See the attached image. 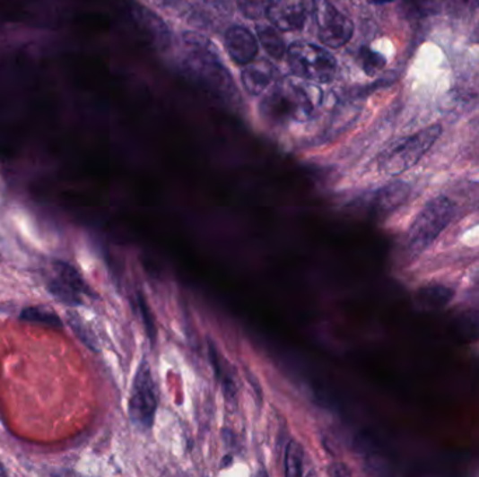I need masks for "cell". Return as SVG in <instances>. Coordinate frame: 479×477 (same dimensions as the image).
I'll return each instance as SVG.
<instances>
[{
    "label": "cell",
    "mask_w": 479,
    "mask_h": 477,
    "mask_svg": "<svg viewBox=\"0 0 479 477\" xmlns=\"http://www.w3.org/2000/svg\"><path fill=\"white\" fill-rule=\"evenodd\" d=\"M323 92L313 84L299 83L292 79L279 80L264 97L261 114L271 124L309 121L316 115Z\"/></svg>",
    "instance_id": "1"
},
{
    "label": "cell",
    "mask_w": 479,
    "mask_h": 477,
    "mask_svg": "<svg viewBox=\"0 0 479 477\" xmlns=\"http://www.w3.org/2000/svg\"><path fill=\"white\" fill-rule=\"evenodd\" d=\"M184 41L191 48V55L187 59L186 66L192 77L198 80L206 89L216 92L222 99H237L236 84L231 74H227L222 65L213 45L196 32H187Z\"/></svg>",
    "instance_id": "2"
},
{
    "label": "cell",
    "mask_w": 479,
    "mask_h": 477,
    "mask_svg": "<svg viewBox=\"0 0 479 477\" xmlns=\"http://www.w3.org/2000/svg\"><path fill=\"white\" fill-rule=\"evenodd\" d=\"M453 202L446 196L433 197L419 212L408 232V247L411 251L419 254L425 251L439 238L443 230L453 219Z\"/></svg>",
    "instance_id": "3"
},
{
    "label": "cell",
    "mask_w": 479,
    "mask_h": 477,
    "mask_svg": "<svg viewBox=\"0 0 479 477\" xmlns=\"http://www.w3.org/2000/svg\"><path fill=\"white\" fill-rule=\"evenodd\" d=\"M441 134L439 125H431L423 131L396 142L384 152L379 160L380 171L387 176H398L413 169L416 162L428 153Z\"/></svg>",
    "instance_id": "4"
},
{
    "label": "cell",
    "mask_w": 479,
    "mask_h": 477,
    "mask_svg": "<svg viewBox=\"0 0 479 477\" xmlns=\"http://www.w3.org/2000/svg\"><path fill=\"white\" fill-rule=\"evenodd\" d=\"M286 55L292 74L296 77L314 83H329L335 77V57L321 47L310 42H293Z\"/></svg>",
    "instance_id": "5"
},
{
    "label": "cell",
    "mask_w": 479,
    "mask_h": 477,
    "mask_svg": "<svg viewBox=\"0 0 479 477\" xmlns=\"http://www.w3.org/2000/svg\"><path fill=\"white\" fill-rule=\"evenodd\" d=\"M157 406H159V399H157L156 384L152 376L151 366L146 360H144L135 376L131 398H129L128 414L132 424L142 431L152 429Z\"/></svg>",
    "instance_id": "6"
},
{
    "label": "cell",
    "mask_w": 479,
    "mask_h": 477,
    "mask_svg": "<svg viewBox=\"0 0 479 477\" xmlns=\"http://www.w3.org/2000/svg\"><path fill=\"white\" fill-rule=\"evenodd\" d=\"M311 9L319 41L326 47L338 49L351 41L353 22L331 0H313Z\"/></svg>",
    "instance_id": "7"
},
{
    "label": "cell",
    "mask_w": 479,
    "mask_h": 477,
    "mask_svg": "<svg viewBox=\"0 0 479 477\" xmlns=\"http://www.w3.org/2000/svg\"><path fill=\"white\" fill-rule=\"evenodd\" d=\"M47 290L55 299L71 308L83 306L87 297H96L76 267L64 261H55L52 265V276L47 281Z\"/></svg>",
    "instance_id": "8"
},
{
    "label": "cell",
    "mask_w": 479,
    "mask_h": 477,
    "mask_svg": "<svg viewBox=\"0 0 479 477\" xmlns=\"http://www.w3.org/2000/svg\"><path fill=\"white\" fill-rule=\"evenodd\" d=\"M309 9V0H272L266 17L281 31H298L306 24Z\"/></svg>",
    "instance_id": "9"
},
{
    "label": "cell",
    "mask_w": 479,
    "mask_h": 477,
    "mask_svg": "<svg viewBox=\"0 0 479 477\" xmlns=\"http://www.w3.org/2000/svg\"><path fill=\"white\" fill-rule=\"evenodd\" d=\"M224 45L233 62L241 66L256 61L258 55V41L244 27L234 26L229 29L224 37Z\"/></svg>",
    "instance_id": "10"
},
{
    "label": "cell",
    "mask_w": 479,
    "mask_h": 477,
    "mask_svg": "<svg viewBox=\"0 0 479 477\" xmlns=\"http://www.w3.org/2000/svg\"><path fill=\"white\" fill-rule=\"evenodd\" d=\"M276 74L278 72L269 62H251L246 65V69L241 74V83L251 96H259L272 84H275Z\"/></svg>",
    "instance_id": "11"
},
{
    "label": "cell",
    "mask_w": 479,
    "mask_h": 477,
    "mask_svg": "<svg viewBox=\"0 0 479 477\" xmlns=\"http://www.w3.org/2000/svg\"><path fill=\"white\" fill-rule=\"evenodd\" d=\"M135 20L139 24V29L144 34V39L153 45L154 48L166 49L170 45V31L163 20L152 13L146 7H136Z\"/></svg>",
    "instance_id": "12"
},
{
    "label": "cell",
    "mask_w": 479,
    "mask_h": 477,
    "mask_svg": "<svg viewBox=\"0 0 479 477\" xmlns=\"http://www.w3.org/2000/svg\"><path fill=\"white\" fill-rule=\"evenodd\" d=\"M409 192L411 188L405 182H393L387 185L371 197V209L378 214L391 213L408 199Z\"/></svg>",
    "instance_id": "13"
},
{
    "label": "cell",
    "mask_w": 479,
    "mask_h": 477,
    "mask_svg": "<svg viewBox=\"0 0 479 477\" xmlns=\"http://www.w3.org/2000/svg\"><path fill=\"white\" fill-rule=\"evenodd\" d=\"M209 357H211L212 367H213L216 378L221 382L222 388H223L224 395L229 401H236L237 398V386L231 376V369H227L226 361L222 359L221 353L214 344L209 343Z\"/></svg>",
    "instance_id": "14"
},
{
    "label": "cell",
    "mask_w": 479,
    "mask_h": 477,
    "mask_svg": "<svg viewBox=\"0 0 479 477\" xmlns=\"http://www.w3.org/2000/svg\"><path fill=\"white\" fill-rule=\"evenodd\" d=\"M20 319L22 322L41 325V326H48V328L52 329L64 328V322L59 318L58 314L52 311L48 307H27L20 314Z\"/></svg>",
    "instance_id": "15"
},
{
    "label": "cell",
    "mask_w": 479,
    "mask_h": 477,
    "mask_svg": "<svg viewBox=\"0 0 479 477\" xmlns=\"http://www.w3.org/2000/svg\"><path fill=\"white\" fill-rule=\"evenodd\" d=\"M257 36L261 42L262 48L266 49V54L274 59H282L286 54V45L283 39L279 36L274 27L258 26L257 27Z\"/></svg>",
    "instance_id": "16"
},
{
    "label": "cell",
    "mask_w": 479,
    "mask_h": 477,
    "mask_svg": "<svg viewBox=\"0 0 479 477\" xmlns=\"http://www.w3.org/2000/svg\"><path fill=\"white\" fill-rule=\"evenodd\" d=\"M453 299V290L446 286H426L419 290L418 299L422 306L440 308Z\"/></svg>",
    "instance_id": "17"
},
{
    "label": "cell",
    "mask_w": 479,
    "mask_h": 477,
    "mask_svg": "<svg viewBox=\"0 0 479 477\" xmlns=\"http://www.w3.org/2000/svg\"><path fill=\"white\" fill-rule=\"evenodd\" d=\"M304 449L298 441H291L284 451V473L288 476L304 474Z\"/></svg>",
    "instance_id": "18"
},
{
    "label": "cell",
    "mask_w": 479,
    "mask_h": 477,
    "mask_svg": "<svg viewBox=\"0 0 479 477\" xmlns=\"http://www.w3.org/2000/svg\"><path fill=\"white\" fill-rule=\"evenodd\" d=\"M403 12L408 19H423L429 14L435 13V0H404Z\"/></svg>",
    "instance_id": "19"
},
{
    "label": "cell",
    "mask_w": 479,
    "mask_h": 477,
    "mask_svg": "<svg viewBox=\"0 0 479 477\" xmlns=\"http://www.w3.org/2000/svg\"><path fill=\"white\" fill-rule=\"evenodd\" d=\"M67 321H69L71 328L74 329V334H76V336L79 337L82 343L86 344L90 351H99V349H97L96 336L91 334L89 326L84 324L83 319L80 318L77 314L69 312V316H67Z\"/></svg>",
    "instance_id": "20"
},
{
    "label": "cell",
    "mask_w": 479,
    "mask_h": 477,
    "mask_svg": "<svg viewBox=\"0 0 479 477\" xmlns=\"http://www.w3.org/2000/svg\"><path fill=\"white\" fill-rule=\"evenodd\" d=\"M358 59L361 62V67H363V71L369 76H373L374 74H378L379 71H381L386 66V57L379 54V52L368 48V47L361 48Z\"/></svg>",
    "instance_id": "21"
},
{
    "label": "cell",
    "mask_w": 479,
    "mask_h": 477,
    "mask_svg": "<svg viewBox=\"0 0 479 477\" xmlns=\"http://www.w3.org/2000/svg\"><path fill=\"white\" fill-rule=\"evenodd\" d=\"M272 0H239V7L247 19L258 20L266 16Z\"/></svg>",
    "instance_id": "22"
},
{
    "label": "cell",
    "mask_w": 479,
    "mask_h": 477,
    "mask_svg": "<svg viewBox=\"0 0 479 477\" xmlns=\"http://www.w3.org/2000/svg\"><path fill=\"white\" fill-rule=\"evenodd\" d=\"M448 4L451 13L464 16L466 13H473L479 6V0H448Z\"/></svg>",
    "instance_id": "23"
},
{
    "label": "cell",
    "mask_w": 479,
    "mask_h": 477,
    "mask_svg": "<svg viewBox=\"0 0 479 477\" xmlns=\"http://www.w3.org/2000/svg\"><path fill=\"white\" fill-rule=\"evenodd\" d=\"M138 302H139V309H141L142 314H144V326H146L147 334H149V336H154L156 334V328H154L153 321H152L149 317L146 316L147 312V306L146 302H144V297L138 296Z\"/></svg>",
    "instance_id": "24"
},
{
    "label": "cell",
    "mask_w": 479,
    "mask_h": 477,
    "mask_svg": "<svg viewBox=\"0 0 479 477\" xmlns=\"http://www.w3.org/2000/svg\"><path fill=\"white\" fill-rule=\"evenodd\" d=\"M329 474L333 476H349L351 471L346 468L345 464H334L333 466H329Z\"/></svg>",
    "instance_id": "25"
},
{
    "label": "cell",
    "mask_w": 479,
    "mask_h": 477,
    "mask_svg": "<svg viewBox=\"0 0 479 477\" xmlns=\"http://www.w3.org/2000/svg\"><path fill=\"white\" fill-rule=\"evenodd\" d=\"M147 2H151L152 4L157 7L169 6L170 4H173V0H147Z\"/></svg>",
    "instance_id": "26"
},
{
    "label": "cell",
    "mask_w": 479,
    "mask_h": 477,
    "mask_svg": "<svg viewBox=\"0 0 479 477\" xmlns=\"http://www.w3.org/2000/svg\"><path fill=\"white\" fill-rule=\"evenodd\" d=\"M369 2L373 4H390V2H394V0H369Z\"/></svg>",
    "instance_id": "27"
},
{
    "label": "cell",
    "mask_w": 479,
    "mask_h": 477,
    "mask_svg": "<svg viewBox=\"0 0 479 477\" xmlns=\"http://www.w3.org/2000/svg\"><path fill=\"white\" fill-rule=\"evenodd\" d=\"M7 472L6 469H4V464L0 462V476H6Z\"/></svg>",
    "instance_id": "28"
}]
</instances>
